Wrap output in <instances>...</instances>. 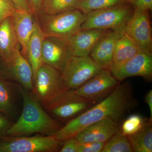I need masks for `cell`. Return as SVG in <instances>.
I'll return each instance as SVG.
<instances>
[{
    "label": "cell",
    "instance_id": "d590c367",
    "mask_svg": "<svg viewBox=\"0 0 152 152\" xmlns=\"http://www.w3.org/2000/svg\"><path fill=\"white\" fill-rule=\"evenodd\" d=\"M1 57H0V61H1Z\"/></svg>",
    "mask_w": 152,
    "mask_h": 152
},
{
    "label": "cell",
    "instance_id": "30bf717a",
    "mask_svg": "<svg viewBox=\"0 0 152 152\" xmlns=\"http://www.w3.org/2000/svg\"><path fill=\"white\" fill-rule=\"evenodd\" d=\"M124 32L134 41L142 51L152 53L151 27L149 11L134 9Z\"/></svg>",
    "mask_w": 152,
    "mask_h": 152
},
{
    "label": "cell",
    "instance_id": "f1b7e54d",
    "mask_svg": "<svg viewBox=\"0 0 152 152\" xmlns=\"http://www.w3.org/2000/svg\"><path fill=\"white\" fill-rule=\"evenodd\" d=\"M79 143L75 137L66 139L63 142L61 152H78Z\"/></svg>",
    "mask_w": 152,
    "mask_h": 152
},
{
    "label": "cell",
    "instance_id": "836d02e7",
    "mask_svg": "<svg viewBox=\"0 0 152 152\" xmlns=\"http://www.w3.org/2000/svg\"><path fill=\"white\" fill-rule=\"evenodd\" d=\"M145 101L146 103L148 106L150 111V118L149 121L152 123V90H150L145 96Z\"/></svg>",
    "mask_w": 152,
    "mask_h": 152
},
{
    "label": "cell",
    "instance_id": "8fae6325",
    "mask_svg": "<svg viewBox=\"0 0 152 152\" xmlns=\"http://www.w3.org/2000/svg\"><path fill=\"white\" fill-rule=\"evenodd\" d=\"M118 81L129 77L140 76L147 81L152 79V53L140 52L134 56L117 67L110 70Z\"/></svg>",
    "mask_w": 152,
    "mask_h": 152
},
{
    "label": "cell",
    "instance_id": "7402d4cb",
    "mask_svg": "<svg viewBox=\"0 0 152 152\" xmlns=\"http://www.w3.org/2000/svg\"><path fill=\"white\" fill-rule=\"evenodd\" d=\"M77 0H44L41 12L46 15H54L77 9Z\"/></svg>",
    "mask_w": 152,
    "mask_h": 152
},
{
    "label": "cell",
    "instance_id": "ac0fdd59",
    "mask_svg": "<svg viewBox=\"0 0 152 152\" xmlns=\"http://www.w3.org/2000/svg\"><path fill=\"white\" fill-rule=\"evenodd\" d=\"M19 46L12 20L11 17H8L0 23V57L4 65L10 61Z\"/></svg>",
    "mask_w": 152,
    "mask_h": 152
},
{
    "label": "cell",
    "instance_id": "9a60e30c",
    "mask_svg": "<svg viewBox=\"0 0 152 152\" xmlns=\"http://www.w3.org/2000/svg\"><path fill=\"white\" fill-rule=\"evenodd\" d=\"M18 47L10 61L5 65L11 77L29 91L34 88V76L31 66Z\"/></svg>",
    "mask_w": 152,
    "mask_h": 152
},
{
    "label": "cell",
    "instance_id": "603a6c76",
    "mask_svg": "<svg viewBox=\"0 0 152 152\" xmlns=\"http://www.w3.org/2000/svg\"><path fill=\"white\" fill-rule=\"evenodd\" d=\"M133 150L127 136L121 129L106 142L102 152H132Z\"/></svg>",
    "mask_w": 152,
    "mask_h": 152
},
{
    "label": "cell",
    "instance_id": "83f0119b",
    "mask_svg": "<svg viewBox=\"0 0 152 152\" xmlns=\"http://www.w3.org/2000/svg\"><path fill=\"white\" fill-rule=\"evenodd\" d=\"M106 142H91L80 143L78 152H102Z\"/></svg>",
    "mask_w": 152,
    "mask_h": 152
},
{
    "label": "cell",
    "instance_id": "52a82bcc",
    "mask_svg": "<svg viewBox=\"0 0 152 152\" xmlns=\"http://www.w3.org/2000/svg\"><path fill=\"white\" fill-rule=\"evenodd\" d=\"M63 142L52 135L7 137L0 140V152L60 151Z\"/></svg>",
    "mask_w": 152,
    "mask_h": 152
},
{
    "label": "cell",
    "instance_id": "cb8c5ba5",
    "mask_svg": "<svg viewBox=\"0 0 152 152\" xmlns=\"http://www.w3.org/2000/svg\"><path fill=\"white\" fill-rule=\"evenodd\" d=\"M13 94L10 85L0 77V112L11 116L13 111Z\"/></svg>",
    "mask_w": 152,
    "mask_h": 152
},
{
    "label": "cell",
    "instance_id": "7c38bea8",
    "mask_svg": "<svg viewBox=\"0 0 152 152\" xmlns=\"http://www.w3.org/2000/svg\"><path fill=\"white\" fill-rule=\"evenodd\" d=\"M67 40L46 36L43 41L42 58L44 64L61 72L71 57Z\"/></svg>",
    "mask_w": 152,
    "mask_h": 152
},
{
    "label": "cell",
    "instance_id": "4fadbf2b",
    "mask_svg": "<svg viewBox=\"0 0 152 152\" xmlns=\"http://www.w3.org/2000/svg\"><path fill=\"white\" fill-rule=\"evenodd\" d=\"M120 129V124L110 118L91 124L75 136L79 143L106 142Z\"/></svg>",
    "mask_w": 152,
    "mask_h": 152
},
{
    "label": "cell",
    "instance_id": "f546056e",
    "mask_svg": "<svg viewBox=\"0 0 152 152\" xmlns=\"http://www.w3.org/2000/svg\"><path fill=\"white\" fill-rule=\"evenodd\" d=\"M129 3L134 9L143 11H151L152 0H129Z\"/></svg>",
    "mask_w": 152,
    "mask_h": 152
},
{
    "label": "cell",
    "instance_id": "44dd1931",
    "mask_svg": "<svg viewBox=\"0 0 152 152\" xmlns=\"http://www.w3.org/2000/svg\"><path fill=\"white\" fill-rule=\"evenodd\" d=\"M127 137L133 151L152 152V123L148 121L141 129Z\"/></svg>",
    "mask_w": 152,
    "mask_h": 152
},
{
    "label": "cell",
    "instance_id": "2e32d148",
    "mask_svg": "<svg viewBox=\"0 0 152 152\" xmlns=\"http://www.w3.org/2000/svg\"><path fill=\"white\" fill-rule=\"evenodd\" d=\"M124 33L108 30L93 49L90 56L102 69L110 70L115 43Z\"/></svg>",
    "mask_w": 152,
    "mask_h": 152
},
{
    "label": "cell",
    "instance_id": "9c48e42d",
    "mask_svg": "<svg viewBox=\"0 0 152 152\" xmlns=\"http://www.w3.org/2000/svg\"><path fill=\"white\" fill-rule=\"evenodd\" d=\"M119 84L110 70L102 69L74 91L78 96L96 104L108 96Z\"/></svg>",
    "mask_w": 152,
    "mask_h": 152
},
{
    "label": "cell",
    "instance_id": "7a4b0ae2",
    "mask_svg": "<svg viewBox=\"0 0 152 152\" xmlns=\"http://www.w3.org/2000/svg\"><path fill=\"white\" fill-rule=\"evenodd\" d=\"M23 99V110L20 116L13 124L7 133V137H19L40 133L53 135L62 127L59 123L50 116L43 109L32 94L20 88Z\"/></svg>",
    "mask_w": 152,
    "mask_h": 152
},
{
    "label": "cell",
    "instance_id": "e575fe53",
    "mask_svg": "<svg viewBox=\"0 0 152 152\" xmlns=\"http://www.w3.org/2000/svg\"><path fill=\"white\" fill-rule=\"evenodd\" d=\"M77 1L79 3V2H80L84 1V0H77Z\"/></svg>",
    "mask_w": 152,
    "mask_h": 152
},
{
    "label": "cell",
    "instance_id": "6da1fadb",
    "mask_svg": "<svg viewBox=\"0 0 152 152\" xmlns=\"http://www.w3.org/2000/svg\"><path fill=\"white\" fill-rule=\"evenodd\" d=\"M137 104L130 83L126 82L119 84L108 96L69 121L52 136L58 140L64 141L75 137L87 126L105 118H110L120 124L126 114Z\"/></svg>",
    "mask_w": 152,
    "mask_h": 152
},
{
    "label": "cell",
    "instance_id": "484cf974",
    "mask_svg": "<svg viewBox=\"0 0 152 152\" xmlns=\"http://www.w3.org/2000/svg\"><path fill=\"white\" fill-rule=\"evenodd\" d=\"M146 122L141 116L134 114L129 116L123 121L121 127L120 129L125 135H130L141 129Z\"/></svg>",
    "mask_w": 152,
    "mask_h": 152
},
{
    "label": "cell",
    "instance_id": "d6986e66",
    "mask_svg": "<svg viewBox=\"0 0 152 152\" xmlns=\"http://www.w3.org/2000/svg\"><path fill=\"white\" fill-rule=\"evenodd\" d=\"M45 37L39 22L35 20L34 30L27 50V59L32 69L34 81L39 69L44 64L42 58V48L43 41Z\"/></svg>",
    "mask_w": 152,
    "mask_h": 152
},
{
    "label": "cell",
    "instance_id": "4316f807",
    "mask_svg": "<svg viewBox=\"0 0 152 152\" xmlns=\"http://www.w3.org/2000/svg\"><path fill=\"white\" fill-rule=\"evenodd\" d=\"M16 9L12 0H0V23L4 19L11 17Z\"/></svg>",
    "mask_w": 152,
    "mask_h": 152
},
{
    "label": "cell",
    "instance_id": "d6a6232c",
    "mask_svg": "<svg viewBox=\"0 0 152 152\" xmlns=\"http://www.w3.org/2000/svg\"><path fill=\"white\" fill-rule=\"evenodd\" d=\"M17 10L31 11L27 0H12Z\"/></svg>",
    "mask_w": 152,
    "mask_h": 152
},
{
    "label": "cell",
    "instance_id": "5bb4252c",
    "mask_svg": "<svg viewBox=\"0 0 152 152\" xmlns=\"http://www.w3.org/2000/svg\"><path fill=\"white\" fill-rule=\"evenodd\" d=\"M108 30L101 29L80 30L68 41V47L72 56H90L96 45Z\"/></svg>",
    "mask_w": 152,
    "mask_h": 152
},
{
    "label": "cell",
    "instance_id": "3957f363",
    "mask_svg": "<svg viewBox=\"0 0 152 152\" xmlns=\"http://www.w3.org/2000/svg\"><path fill=\"white\" fill-rule=\"evenodd\" d=\"M129 3L91 11L86 14L80 30L101 29L124 32L125 27L134 12Z\"/></svg>",
    "mask_w": 152,
    "mask_h": 152
},
{
    "label": "cell",
    "instance_id": "277c9868",
    "mask_svg": "<svg viewBox=\"0 0 152 152\" xmlns=\"http://www.w3.org/2000/svg\"><path fill=\"white\" fill-rule=\"evenodd\" d=\"M42 15L38 22L44 34L67 40L80 30L86 18V15L77 9L56 15Z\"/></svg>",
    "mask_w": 152,
    "mask_h": 152
},
{
    "label": "cell",
    "instance_id": "ffe728a7",
    "mask_svg": "<svg viewBox=\"0 0 152 152\" xmlns=\"http://www.w3.org/2000/svg\"><path fill=\"white\" fill-rule=\"evenodd\" d=\"M141 51L134 41L124 32L115 43L112 67L120 66Z\"/></svg>",
    "mask_w": 152,
    "mask_h": 152
},
{
    "label": "cell",
    "instance_id": "4dcf8cb0",
    "mask_svg": "<svg viewBox=\"0 0 152 152\" xmlns=\"http://www.w3.org/2000/svg\"><path fill=\"white\" fill-rule=\"evenodd\" d=\"M12 123L0 112V140L7 137V133Z\"/></svg>",
    "mask_w": 152,
    "mask_h": 152
},
{
    "label": "cell",
    "instance_id": "5b68a950",
    "mask_svg": "<svg viewBox=\"0 0 152 152\" xmlns=\"http://www.w3.org/2000/svg\"><path fill=\"white\" fill-rule=\"evenodd\" d=\"M95 104L78 96L74 90H66L44 106L47 111L57 119L69 121Z\"/></svg>",
    "mask_w": 152,
    "mask_h": 152
},
{
    "label": "cell",
    "instance_id": "e0dca14e",
    "mask_svg": "<svg viewBox=\"0 0 152 152\" xmlns=\"http://www.w3.org/2000/svg\"><path fill=\"white\" fill-rule=\"evenodd\" d=\"M31 11L16 10L11 16L21 53L27 58L29 41L34 30L35 20Z\"/></svg>",
    "mask_w": 152,
    "mask_h": 152
},
{
    "label": "cell",
    "instance_id": "1f68e13d",
    "mask_svg": "<svg viewBox=\"0 0 152 152\" xmlns=\"http://www.w3.org/2000/svg\"><path fill=\"white\" fill-rule=\"evenodd\" d=\"M31 11L36 18L38 20L39 15L40 13L44 0H27Z\"/></svg>",
    "mask_w": 152,
    "mask_h": 152
},
{
    "label": "cell",
    "instance_id": "d4e9b609",
    "mask_svg": "<svg viewBox=\"0 0 152 152\" xmlns=\"http://www.w3.org/2000/svg\"><path fill=\"white\" fill-rule=\"evenodd\" d=\"M125 3H129V0H84L78 3L77 9L86 15L91 11L107 8Z\"/></svg>",
    "mask_w": 152,
    "mask_h": 152
},
{
    "label": "cell",
    "instance_id": "8992f818",
    "mask_svg": "<svg viewBox=\"0 0 152 152\" xmlns=\"http://www.w3.org/2000/svg\"><path fill=\"white\" fill-rule=\"evenodd\" d=\"M102 69L90 56H72L61 72L66 90H75Z\"/></svg>",
    "mask_w": 152,
    "mask_h": 152
},
{
    "label": "cell",
    "instance_id": "ba28073f",
    "mask_svg": "<svg viewBox=\"0 0 152 152\" xmlns=\"http://www.w3.org/2000/svg\"><path fill=\"white\" fill-rule=\"evenodd\" d=\"M34 83L32 94L44 106L66 90L61 72L45 64L39 69Z\"/></svg>",
    "mask_w": 152,
    "mask_h": 152
}]
</instances>
